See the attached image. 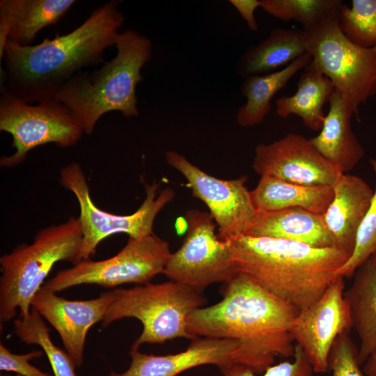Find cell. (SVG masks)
Instances as JSON below:
<instances>
[{
    "label": "cell",
    "instance_id": "obj_6",
    "mask_svg": "<svg viewBox=\"0 0 376 376\" xmlns=\"http://www.w3.org/2000/svg\"><path fill=\"white\" fill-rule=\"evenodd\" d=\"M111 292L113 298L102 327L125 318L139 320L143 330L131 349L179 338L194 339L187 329V318L193 311L204 306L206 301L202 290L170 280Z\"/></svg>",
    "mask_w": 376,
    "mask_h": 376
},
{
    "label": "cell",
    "instance_id": "obj_7",
    "mask_svg": "<svg viewBox=\"0 0 376 376\" xmlns=\"http://www.w3.org/2000/svg\"><path fill=\"white\" fill-rule=\"evenodd\" d=\"M338 13L306 32L308 52L311 64L329 79L358 116L359 106L376 95V47H363L347 39L338 26Z\"/></svg>",
    "mask_w": 376,
    "mask_h": 376
},
{
    "label": "cell",
    "instance_id": "obj_26",
    "mask_svg": "<svg viewBox=\"0 0 376 376\" xmlns=\"http://www.w3.org/2000/svg\"><path fill=\"white\" fill-rule=\"evenodd\" d=\"M50 329L40 313L31 307L29 314L14 321L15 334L27 345H38L46 354L54 376H77L76 366L66 351L52 341Z\"/></svg>",
    "mask_w": 376,
    "mask_h": 376
},
{
    "label": "cell",
    "instance_id": "obj_28",
    "mask_svg": "<svg viewBox=\"0 0 376 376\" xmlns=\"http://www.w3.org/2000/svg\"><path fill=\"white\" fill-rule=\"evenodd\" d=\"M338 26L353 43L366 48L376 47V0H352L338 13Z\"/></svg>",
    "mask_w": 376,
    "mask_h": 376
},
{
    "label": "cell",
    "instance_id": "obj_36",
    "mask_svg": "<svg viewBox=\"0 0 376 376\" xmlns=\"http://www.w3.org/2000/svg\"><path fill=\"white\" fill-rule=\"evenodd\" d=\"M1 376H13V375H8V374H1ZM14 376H21L19 375H15Z\"/></svg>",
    "mask_w": 376,
    "mask_h": 376
},
{
    "label": "cell",
    "instance_id": "obj_30",
    "mask_svg": "<svg viewBox=\"0 0 376 376\" xmlns=\"http://www.w3.org/2000/svg\"><path fill=\"white\" fill-rule=\"evenodd\" d=\"M294 359L267 368L260 375L248 366L235 364L221 370L222 376H311L313 368L301 347L295 345Z\"/></svg>",
    "mask_w": 376,
    "mask_h": 376
},
{
    "label": "cell",
    "instance_id": "obj_32",
    "mask_svg": "<svg viewBox=\"0 0 376 376\" xmlns=\"http://www.w3.org/2000/svg\"><path fill=\"white\" fill-rule=\"evenodd\" d=\"M45 354L42 350H33L26 354L12 353L3 344H0V370L13 372L21 376H52L32 366L29 361Z\"/></svg>",
    "mask_w": 376,
    "mask_h": 376
},
{
    "label": "cell",
    "instance_id": "obj_31",
    "mask_svg": "<svg viewBox=\"0 0 376 376\" xmlns=\"http://www.w3.org/2000/svg\"><path fill=\"white\" fill-rule=\"evenodd\" d=\"M359 349L349 331L341 334L335 340L329 353L328 368L332 376H367L360 368Z\"/></svg>",
    "mask_w": 376,
    "mask_h": 376
},
{
    "label": "cell",
    "instance_id": "obj_19",
    "mask_svg": "<svg viewBox=\"0 0 376 376\" xmlns=\"http://www.w3.org/2000/svg\"><path fill=\"white\" fill-rule=\"evenodd\" d=\"M320 133L310 139L317 150L343 173L352 170L364 156V150L354 135L351 119L352 108L335 90L329 101Z\"/></svg>",
    "mask_w": 376,
    "mask_h": 376
},
{
    "label": "cell",
    "instance_id": "obj_11",
    "mask_svg": "<svg viewBox=\"0 0 376 376\" xmlns=\"http://www.w3.org/2000/svg\"><path fill=\"white\" fill-rule=\"evenodd\" d=\"M187 233L181 246L171 253L163 274L171 281L203 290L215 283H226L237 270L228 240L215 234L214 219L198 210L187 211Z\"/></svg>",
    "mask_w": 376,
    "mask_h": 376
},
{
    "label": "cell",
    "instance_id": "obj_23",
    "mask_svg": "<svg viewBox=\"0 0 376 376\" xmlns=\"http://www.w3.org/2000/svg\"><path fill=\"white\" fill-rule=\"evenodd\" d=\"M75 3V0H1L0 18L8 25V40L28 46L42 29L58 22Z\"/></svg>",
    "mask_w": 376,
    "mask_h": 376
},
{
    "label": "cell",
    "instance_id": "obj_34",
    "mask_svg": "<svg viewBox=\"0 0 376 376\" xmlns=\"http://www.w3.org/2000/svg\"><path fill=\"white\" fill-rule=\"evenodd\" d=\"M363 373L367 376H376V352L370 355L366 361Z\"/></svg>",
    "mask_w": 376,
    "mask_h": 376
},
{
    "label": "cell",
    "instance_id": "obj_5",
    "mask_svg": "<svg viewBox=\"0 0 376 376\" xmlns=\"http://www.w3.org/2000/svg\"><path fill=\"white\" fill-rule=\"evenodd\" d=\"M83 235L78 218L40 230L33 243H22L0 258V321L28 315L31 301L44 284L54 265L67 261L80 262Z\"/></svg>",
    "mask_w": 376,
    "mask_h": 376
},
{
    "label": "cell",
    "instance_id": "obj_1",
    "mask_svg": "<svg viewBox=\"0 0 376 376\" xmlns=\"http://www.w3.org/2000/svg\"><path fill=\"white\" fill-rule=\"evenodd\" d=\"M119 1L95 8L78 27L36 45L21 46L8 40L3 52L6 86L33 104L50 98L63 84L84 68L104 64V54L115 46L125 18Z\"/></svg>",
    "mask_w": 376,
    "mask_h": 376
},
{
    "label": "cell",
    "instance_id": "obj_35",
    "mask_svg": "<svg viewBox=\"0 0 376 376\" xmlns=\"http://www.w3.org/2000/svg\"><path fill=\"white\" fill-rule=\"evenodd\" d=\"M370 258L373 263V264L375 265V266L376 267V248L375 249L374 251L371 254Z\"/></svg>",
    "mask_w": 376,
    "mask_h": 376
},
{
    "label": "cell",
    "instance_id": "obj_8",
    "mask_svg": "<svg viewBox=\"0 0 376 376\" xmlns=\"http://www.w3.org/2000/svg\"><path fill=\"white\" fill-rule=\"evenodd\" d=\"M0 130L13 137L15 152L3 156L1 167H14L26 159L28 152L41 145L54 143L60 148L75 146L83 128L73 113L63 103L48 98L33 105L8 91L1 79Z\"/></svg>",
    "mask_w": 376,
    "mask_h": 376
},
{
    "label": "cell",
    "instance_id": "obj_18",
    "mask_svg": "<svg viewBox=\"0 0 376 376\" xmlns=\"http://www.w3.org/2000/svg\"><path fill=\"white\" fill-rule=\"evenodd\" d=\"M244 235L287 240L315 247L336 246L322 214L297 207L257 212Z\"/></svg>",
    "mask_w": 376,
    "mask_h": 376
},
{
    "label": "cell",
    "instance_id": "obj_16",
    "mask_svg": "<svg viewBox=\"0 0 376 376\" xmlns=\"http://www.w3.org/2000/svg\"><path fill=\"white\" fill-rule=\"evenodd\" d=\"M112 298L110 290L95 299L69 300L42 286L33 297L31 306L57 331L66 352L79 368L84 361L88 331L102 322Z\"/></svg>",
    "mask_w": 376,
    "mask_h": 376
},
{
    "label": "cell",
    "instance_id": "obj_22",
    "mask_svg": "<svg viewBox=\"0 0 376 376\" xmlns=\"http://www.w3.org/2000/svg\"><path fill=\"white\" fill-rule=\"evenodd\" d=\"M354 275L345 298L352 328L359 338V362L362 364L376 352V267L369 258Z\"/></svg>",
    "mask_w": 376,
    "mask_h": 376
},
{
    "label": "cell",
    "instance_id": "obj_15",
    "mask_svg": "<svg viewBox=\"0 0 376 376\" xmlns=\"http://www.w3.org/2000/svg\"><path fill=\"white\" fill-rule=\"evenodd\" d=\"M252 168L260 177L307 186L334 187L343 173L317 150L310 139L295 133L257 146Z\"/></svg>",
    "mask_w": 376,
    "mask_h": 376
},
{
    "label": "cell",
    "instance_id": "obj_20",
    "mask_svg": "<svg viewBox=\"0 0 376 376\" xmlns=\"http://www.w3.org/2000/svg\"><path fill=\"white\" fill-rule=\"evenodd\" d=\"M308 52L307 33L304 30L278 28L257 45L249 47L239 58L236 71L248 77L268 74L288 65Z\"/></svg>",
    "mask_w": 376,
    "mask_h": 376
},
{
    "label": "cell",
    "instance_id": "obj_17",
    "mask_svg": "<svg viewBox=\"0 0 376 376\" xmlns=\"http://www.w3.org/2000/svg\"><path fill=\"white\" fill-rule=\"evenodd\" d=\"M333 191V198L322 217L336 246L350 256L374 190L361 178L343 173L334 185Z\"/></svg>",
    "mask_w": 376,
    "mask_h": 376
},
{
    "label": "cell",
    "instance_id": "obj_4",
    "mask_svg": "<svg viewBox=\"0 0 376 376\" xmlns=\"http://www.w3.org/2000/svg\"><path fill=\"white\" fill-rule=\"evenodd\" d=\"M116 55L92 72L81 71L51 96L77 118L84 132L93 134L99 119L109 111L125 118L138 116L136 86L143 81L142 68L152 56V42L144 35L127 29L119 33Z\"/></svg>",
    "mask_w": 376,
    "mask_h": 376
},
{
    "label": "cell",
    "instance_id": "obj_25",
    "mask_svg": "<svg viewBox=\"0 0 376 376\" xmlns=\"http://www.w3.org/2000/svg\"><path fill=\"white\" fill-rule=\"evenodd\" d=\"M311 59V54L308 52L282 70L246 77L241 85L240 91L246 101L237 113V123L246 127L262 123L271 109V101L274 96L286 86L296 73L304 70Z\"/></svg>",
    "mask_w": 376,
    "mask_h": 376
},
{
    "label": "cell",
    "instance_id": "obj_27",
    "mask_svg": "<svg viewBox=\"0 0 376 376\" xmlns=\"http://www.w3.org/2000/svg\"><path fill=\"white\" fill-rule=\"evenodd\" d=\"M260 8L283 21L300 23L306 32L313 30L343 3L340 0H260Z\"/></svg>",
    "mask_w": 376,
    "mask_h": 376
},
{
    "label": "cell",
    "instance_id": "obj_12",
    "mask_svg": "<svg viewBox=\"0 0 376 376\" xmlns=\"http://www.w3.org/2000/svg\"><path fill=\"white\" fill-rule=\"evenodd\" d=\"M166 162L186 178L193 195L210 210L219 228V237L227 240L245 234L256 214L244 175L221 180L210 175L173 150L165 154Z\"/></svg>",
    "mask_w": 376,
    "mask_h": 376
},
{
    "label": "cell",
    "instance_id": "obj_29",
    "mask_svg": "<svg viewBox=\"0 0 376 376\" xmlns=\"http://www.w3.org/2000/svg\"><path fill=\"white\" fill-rule=\"evenodd\" d=\"M370 162L376 179V159ZM376 248V185L370 206L358 229L354 250L337 275L343 277L354 275L355 271L365 263Z\"/></svg>",
    "mask_w": 376,
    "mask_h": 376
},
{
    "label": "cell",
    "instance_id": "obj_2",
    "mask_svg": "<svg viewBox=\"0 0 376 376\" xmlns=\"http://www.w3.org/2000/svg\"><path fill=\"white\" fill-rule=\"evenodd\" d=\"M225 283L221 301L189 315V333L194 338L239 340L268 366L276 356H293L290 329L299 311L245 274L238 272Z\"/></svg>",
    "mask_w": 376,
    "mask_h": 376
},
{
    "label": "cell",
    "instance_id": "obj_14",
    "mask_svg": "<svg viewBox=\"0 0 376 376\" xmlns=\"http://www.w3.org/2000/svg\"><path fill=\"white\" fill-rule=\"evenodd\" d=\"M343 278L338 276L318 299L299 311L290 326L293 340L301 347L315 373L328 370L335 340L352 328Z\"/></svg>",
    "mask_w": 376,
    "mask_h": 376
},
{
    "label": "cell",
    "instance_id": "obj_13",
    "mask_svg": "<svg viewBox=\"0 0 376 376\" xmlns=\"http://www.w3.org/2000/svg\"><path fill=\"white\" fill-rule=\"evenodd\" d=\"M187 348L176 354L155 355L130 350L131 363L123 373L111 371L109 376H177L203 365H214L220 370L232 365L249 367L261 374L267 368L265 362L239 340L196 337Z\"/></svg>",
    "mask_w": 376,
    "mask_h": 376
},
{
    "label": "cell",
    "instance_id": "obj_10",
    "mask_svg": "<svg viewBox=\"0 0 376 376\" xmlns=\"http://www.w3.org/2000/svg\"><path fill=\"white\" fill-rule=\"evenodd\" d=\"M171 253L169 244L155 233L129 237L115 256L102 260L83 259L72 267L61 270L42 285L58 292L81 284L114 288L125 283L143 285L163 274Z\"/></svg>",
    "mask_w": 376,
    "mask_h": 376
},
{
    "label": "cell",
    "instance_id": "obj_9",
    "mask_svg": "<svg viewBox=\"0 0 376 376\" xmlns=\"http://www.w3.org/2000/svg\"><path fill=\"white\" fill-rule=\"evenodd\" d=\"M60 182L75 194L79 203L78 219L83 235L80 261L93 256L100 242L111 235L126 233L130 237L139 238L154 233L157 214L175 196L174 191L167 187L157 196L160 182L154 180L151 185L145 183L146 196L141 206L131 214L118 215L95 205L86 178L78 163L72 162L61 170Z\"/></svg>",
    "mask_w": 376,
    "mask_h": 376
},
{
    "label": "cell",
    "instance_id": "obj_33",
    "mask_svg": "<svg viewBox=\"0 0 376 376\" xmlns=\"http://www.w3.org/2000/svg\"><path fill=\"white\" fill-rule=\"evenodd\" d=\"M229 1L245 20L249 28L253 31H257L258 26L254 12L257 8L260 7V0H230Z\"/></svg>",
    "mask_w": 376,
    "mask_h": 376
},
{
    "label": "cell",
    "instance_id": "obj_3",
    "mask_svg": "<svg viewBox=\"0 0 376 376\" xmlns=\"http://www.w3.org/2000/svg\"><path fill=\"white\" fill-rule=\"evenodd\" d=\"M238 272L299 311L318 299L350 254L277 238L241 235L227 240Z\"/></svg>",
    "mask_w": 376,
    "mask_h": 376
},
{
    "label": "cell",
    "instance_id": "obj_21",
    "mask_svg": "<svg viewBox=\"0 0 376 376\" xmlns=\"http://www.w3.org/2000/svg\"><path fill=\"white\" fill-rule=\"evenodd\" d=\"M250 194L257 212L297 207L318 214L324 213L334 196L333 187L302 185L271 176H261Z\"/></svg>",
    "mask_w": 376,
    "mask_h": 376
},
{
    "label": "cell",
    "instance_id": "obj_24",
    "mask_svg": "<svg viewBox=\"0 0 376 376\" xmlns=\"http://www.w3.org/2000/svg\"><path fill=\"white\" fill-rule=\"evenodd\" d=\"M297 86L294 95L276 100L277 115L283 118L296 115L308 129L320 131L325 117L323 107L335 91L333 84L310 63L301 73Z\"/></svg>",
    "mask_w": 376,
    "mask_h": 376
}]
</instances>
